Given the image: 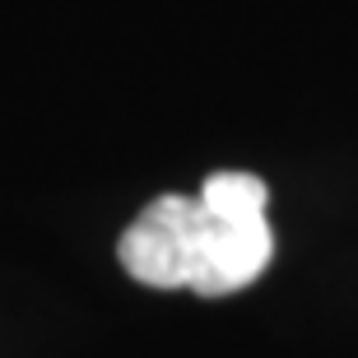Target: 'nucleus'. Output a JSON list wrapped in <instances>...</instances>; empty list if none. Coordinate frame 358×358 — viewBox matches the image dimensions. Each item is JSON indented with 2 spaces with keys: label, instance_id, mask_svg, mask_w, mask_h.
I'll use <instances>...</instances> for the list:
<instances>
[{
  "label": "nucleus",
  "instance_id": "1",
  "mask_svg": "<svg viewBox=\"0 0 358 358\" xmlns=\"http://www.w3.org/2000/svg\"><path fill=\"white\" fill-rule=\"evenodd\" d=\"M270 186L256 173H210L200 196L149 200L121 233L117 261L145 289H191L228 298L266 275L275 228L266 219Z\"/></svg>",
  "mask_w": 358,
  "mask_h": 358
}]
</instances>
